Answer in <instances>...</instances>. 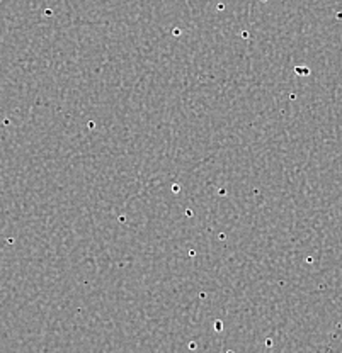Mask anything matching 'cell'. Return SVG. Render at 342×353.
<instances>
[]
</instances>
